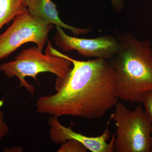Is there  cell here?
I'll return each mask as SVG.
<instances>
[{"mask_svg":"<svg viewBox=\"0 0 152 152\" xmlns=\"http://www.w3.org/2000/svg\"><path fill=\"white\" fill-rule=\"evenodd\" d=\"M72 68L64 78H57L56 92L42 96L36 103L37 111L53 116L70 115L97 119L115 107V71L108 60L96 58L81 61L64 54Z\"/></svg>","mask_w":152,"mask_h":152,"instance_id":"cell-1","label":"cell"},{"mask_svg":"<svg viewBox=\"0 0 152 152\" xmlns=\"http://www.w3.org/2000/svg\"><path fill=\"white\" fill-rule=\"evenodd\" d=\"M118 50L108 60L115 71L119 99L141 103L142 98L152 90V46L127 33L117 38Z\"/></svg>","mask_w":152,"mask_h":152,"instance_id":"cell-2","label":"cell"},{"mask_svg":"<svg viewBox=\"0 0 152 152\" xmlns=\"http://www.w3.org/2000/svg\"><path fill=\"white\" fill-rule=\"evenodd\" d=\"M72 62L63 57L45 51V54L37 46L23 50L12 61L0 65V72L6 77H17L20 87L25 88L30 94H34L35 89L26 81V77H31L37 81V77L41 73L54 74L57 78H64L71 69Z\"/></svg>","mask_w":152,"mask_h":152,"instance_id":"cell-3","label":"cell"},{"mask_svg":"<svg viewBox=\"0 0 152 152\" xmlns=\"http://www.w3.org/2000/svg\"><path fill=\"white\" fill-rule=\"evenodd\" d=\"M110 118L116 129L114 152H152V123L141 105L131 110L118 102Z\"/></svg>","mask_w":152,"mask_h":152,"instance_id":"cell-4","label":"cell"},{"mask_svg":"<svg viewBox=\"0 0 152 152\" xmlns=\"http://www.w3.org/2000/svg\"><path fill=\"white\" fill-rule=\"evenodd\" d=\"M53 26L32 16L28 10L19 14L5 31L0 34V60L26 43H34L42 50Z\"/></svg>","mask_w":152,"mask_h":152,"instance_id":"cell-5","label":"cell"},{"mask_svg":"<svg viewBox=\"0 0 152 152\" xmlns=\"http://www.w3.org/2000/svg\"><path fill=\"white\" fill-rule=\"evenodd\" d=\"M55 43L64 51L75 50L80 56L108 60L118 50V39L111 36L94 39H84L66 34L62 28L56 26Z\"/></svg>","mask_w":152,"mask_h":152,"instance_id":"cell-6","label":"cell"},{"mask_svg":"<svg viewBox=\"0 0 152 152\" xmlns=\"http://www.w3.org/2000/svg\"><path fill=\"white\" fill-rule=\"evenodd\" d=\"M50 129V138L53 142L58 145L69 140H75L83 144L87 149L93 152H114L115 134L112 137L110 142L107 143L110 137L108 127L106 128L101 135L96 137H88L74 132L71 126H63L59 121L58 117L51 116L48 121Z\"/></svg>","mask_w":152,"mask_h":152,"instance_id":"cell-7","label":"cell"},{"mask_svg":"<svg viewBox=\"0 0 152 152\" xmlns=\"http://www.w3.org/2000/svg\"><path fill=\"white\" fill-rule=\"evenodd\" d=\"M30 15L47 23L58 26L70 31L76 36L86 35L89 28L75 27L65 23L59 17L56 5L51 0H24Z\"/></svg>","mask_w":152,"mask_h":152,"instance_id":"cell-8","label":"cell"},{"mask_svg":"<svg viewBox=\"0 0 152 152\" xmlns=\"http://www.w3.org/2000/svg\"><path fill=\"white\" fill-rule=\"evenodd\" d=\"M27 10L24 0H0V29Z\"/></svg>","mask_w":152,"mask_h":152,"instance_id":"cell-9","label":"cell"},{"mask_svg":"<svg viewBox=\"0 0 152 152\" xmlns=\"http://www.w3.org/2000/svg\"><path fill=\"white\" fill-rule=\"evenodd\" d=\"M88 149L83 144L75 140H69L62 144L58 152H86Z\"/></svg>","mask_w":152,"mask_h":152,"instance_id":"cell-10","label":"cell"},{"mask_svg":"<svg viewBox=\"0 0 152 152\" xmlns=\"http://www.w3.org/2000/svg\"><path fill=\"white\" fill-rule=\"evenodd\" d=\"M141 103L143 104L145 112L152 123V90L149 91L144 95Z\"/></svg>","mask_w":152,"mask_h":152,"instance_id":"cell-11","label":"cell"},{"mask_svg":"<svg viewBox=\"0 0 152 152\" xmlns=\"http://www.w3.org/2000/svg\"><path fill=\"white\" fill-rule=\"evenodd\" d=\"M10 129L4 120V116L1 111L0 110V146L1 142L4 137L8 134Z\"/></svg>","mask_w":152,"mask_h":152,"instance_id":"cell-12","label":"cell"},{"mask_svg":"<svg viewBox=\"0 0 152 152\" xmlns=\"http://www.w3.org/2000/svg\"><path fill=\"white\" fill-rule=\"evenodd\" d=\"M112 5L115 11L120 12L122 10L124 3L123 0H110Z\"/></svg>","mask_w":152,"mask_h":152,"instance_id":"cell-13","label":"cell"},{"mask_svg":"<svg viewBox=\"0 0 152 152\" xmlns=\"http://www.w3.org/2000/svg\"><path fill=\"white\" fill-rule=\"evenodd\" d=\"M151 7H152V2H151Z\"/></svg>","mask_w":152,"mask_h":152,"instance_id":"cell-14","label":"cell"},{"mask_svg":"<svg viewBox=\"0 0 152 152\" xmlns=\"http://www.w3.org/2000/svg\"><path fill=\"white\" fill-rule=\"evenodd\" d=\"M151 144H152V137L151 138Z\"/></svg>","mask_w":152,"mask_h":152,"instance_id":"cell-15","label":"cell"}]
</instances>
